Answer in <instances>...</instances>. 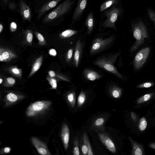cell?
<instances>
[{
  "label": "cell",
  "mask_w": 155,
  "mask_h": 155,
  "mask_svg": "<svg viewBox=\"0 0 155 155\" xmlns=\"http://www.w3.org/2000/svg\"><path fill=\"white\" fill-rule=\"evenodd\" d=\"M120 51L112 53L98 58L93 62V64L110 72L120 79L124 78L123 75L117 70L114 64L120 55Z\"/></svg>",
  "instance_id": "6da1fadb"
},
{
  "label": "cell",
  "mask_w": 155,
  "mask_h": 155,
  "mask_svg": "<svg viewBox=\"0 0 155 155\" xmlns=\"http://www.w3.org/2000/svg\"><path fill=\"white\" fill-rule=\"evenodd\" d=\"M132 29L133 36L136 41L130 48L131 52L134 51L141 46L144 43L145 39L148 36L146 27L140 20L132 25Z\"/></svg>",
  "instance_id": "7a4b0ae2"
},
{
  "label": "cell",
  "mask_w": 155,
  "mask_h": 155,
  "mask_svg": "<svg viewBox=\"0 0 155 155\" xmlns=\"http://www.w3.org/2000/svg\"><path fill=\"white\" fill-rule=\"evenodd\" d=\"M73 3L72 0H66L48 14L43 20L47 22L61 16L70 9Z\"/></svg>",
  "instance_id": "3957f363"
},
{
  "label": "cell",
  "mask_w": 155,
  "mask_h": 155,
  "mask_svg": "<svg viewBox=\"0 0 155 155\" xmlns=\"http://www.w3.org/2000/svg\"><path fill=\"white\" fill-rule=\"evenodd\" d=\"M114 40L113 35L106 38H97L93 42L90 53L91 55H94L104 51L108 48L113 44Z\"/></svg>",
  "instance_id": "277c9868"
},
{
  "label": "cell",
  "mask_w": 155,
  "mask_h": 155,
  "mask_svg": "<svg viewBox=\"0 0 155 155\" xmlns=\"http://www.w3.org/2000/svg\"><path fill=\"white\" fill-rule=\"evenodd\" d=\"M51 102L49 101H39L31 104L27 108L26 115L32 117L37 113L48 108L51 104Z\"/></svg>",
  "instance_id": "5b68a950"
},
{
  "label": "cell",
  "mask_w": 155,
  "mask_h": 155,
  "mask_svg": "<svg viewBox=\"0 0 155 155\" xmlns=\"http://www.w3.org/2000/svg\"><path fill=\"white\" fill-rule=\"evenodd\" d=\"M120 12V9L116 7H113L107 11L105 14L107 18L103 24L104 27L105 28H111L115 30V23Z\"/></svg>",
  "instance_id": "8992f818"
},
{
  "label": "cell",
  "mask_w": 155,
  "mask_h": 155,
  "mask_svg": "<svg viewBox=\"0 0 155 155\" xmlns=\"http://www.w3.org/2000/svg\"><path fill=\"white\" fill-rule=\"evenodd\" d=\"M150 51V48L147 47L142 48L137 53L134 61L135 70H139L142 67L148 57Z\"/></svg>",
  "instance_id": "52a82bcc"
},
{
  "label": "cell",
  "mask_w": 155,
  "mask_h": 155,
  "mask_svg": "<svg viewBox=\"0 0 155 155\" xmlns=\"http://www.w3.org/2000/svg\"><path fill=\"white\" fill-rule=\"evenodd\" d=\"M31 140L33 144L39 154L43 155L51 154L46 146L37 138L32 137Z\"/></svg>",
  "instance_id": "ba28073f"
},
{
  "label": "cell",
  "mask_w": 155,
  "mask_h": 155,
  "mask_svg": "<svg viewBox=\"0 0 155 155\" xmlns=\"http://www.w3.org/2000/svg\"><path fill=\"white\" fill-rule=\"evenodd\" d=\"M98 135L100 140L107 148L111 152L115 153L116 147L111 139L107 135L102 133H99Z\"/></svg>",
  "instance_id": "9c48e42d"
},
{
  "label": "cell",
  "mask_w": 155,
  "mask_h": 155,
  "mask_svg": "<svg viewBox=\"0 0 155 155\" xmlns=\"http://www.w3.org/2000/svg\"><path fill=\"white\" fill-rule=\"evenodd\" d=\"M128 139L132 148L131 154L132 155H144V150L143 145L134 140L131 137H129Z\"/></svg>",
  "instance_id": "30bf717a"
},
{
  "label": "cell",
  "mask_w": 155,
  "mask_h": 155,
  "mask_svg": "<svg viewBox=\"0 0 155 155\" xmlns=\"http://www.w3.org/2000/svg\"><path fill=\"white\" fill-rule=\"evenodd\" d=\"M20 9L23 19L25 20L30 21L31 16L30 9L28 5L22 0L20 2Z\"/></svg>",
  "instance_id": "8fae6325"
},
{
  "label": "cell",
  "mask_w": 155,
  "mask_h": 155,
  "mask_svg": "<svg viewBox=\"0 0 155 155\" xmlns=\"http://www.w3.org/2000/svg\"><path fill=\"white\" fill-rule=\"evenodd\" d=\"M62 0H51L42 7L38 12L37 17L39 18L46 12L55 7Z\"/></svg>",
  "instance_id": "7c38bea8"
},
{
  "label": "cell",
  "mask_w": 155,
  "mask_h": 155,
  "mask_svg": "<svg viewBox=\"0 0 155 155\" xmlns=\"http://www.w3.org/2000/svg\"><path fill=\"white\" fill-rule=\"evenodd\" d=\"M82 47V45L80 39L76 43L74 50V62L76 68H77L79 65L81 54Z\"/></svg>",
  "instance_id": "4fadbf2b"
},
{
  "label": "cell",
  "mask_w": 155,
  "mask_h": 155,
  "mask_svg": "<svg viewBox=\"0 0 155 155\" xmlns=\"http://www.w3.org/2000/svg\"><path fill=\"white\" fill-rule=\"evenodd\" d=\"M17 56L11 51L1 48L0 49V61L2 62H8L16 57Z\"/></svg>",
  "instance_id": "5bb4252c"
},
{
  "label": "cell",
  "mask_w": 155,
  "mask_h": 155,
  "mask_svg": "<svg viewBox=\"0 0 155 155\" xmlns=\"http://www.w3.org/2000/svg\"><path fill=\"white\" fill-rule=\"evenodd\" d=\"M61 137L65 149L67 150L68 147L70 138V130L68 125L64 124L61 131Z\"/></svg>",
  "instance_id": "9a60e30c"
},
{
  "label": "cell",
  "mask_w": 155,
  "mask_h": 155,
  "mask_svg": "<svg viewBox=\"0 0 155 155\" xmlns=\"http://www.w3.org/2000/svg\"><path fill=\"white\" fill-rule=\"evenodd\" d=\"M88 0H79L74 13L73 19L75 21L81 15L87 5Z\"/></svg>",
  "instance_id": "2e32d148"
},
{
  "label": "cell",
  "mask_w": 155,
  "mask_h": 155,
  "mask_svg": "<svg viewBox=\"0 0 155 155\" xmlns=\"http://www.w3.org/2000/svg\"><path fill=\"white\" fill-rule=\"evenodd\" d=\"M84 75L87 80L94 81L100 79L101 76L97 72L89 69L86 68L83 71Z\"/></svg>",
  "instance_id": "e0dca14e"
},
{
  "label": "cell",
  "mask_w": 155,
  "mask_h": 155,
  "mask_svg": "<svg viewBox=\"0 0 155 155\" xmlns=\"http://www.w3.org/2000/svg\"><path fill=\"white\" fill-rule=\"evenodd\" d=\"M42 60L43 56L41 55L35 60L32 65L31 71L29 75V77L32 76L39 69L41 65Z\"/></svg>",
  "instance_id": "ac0fdd59"
},
{
  "label": "cell",
  "mask_w": 155,
  "mask_h": 155,
  "mask_svg": "<svg viewBox=\"0 0 155 155\" xmlns=\"http://www.w3.org/2000/svg\"><path fill=\"white\" fill-rule=\"evenodd\" d=\"M85 24L87 28V33L89 34L92 32L94 27V19L92 13H90L88 16Z\"/></svg>",
  "instance_id": "d6986e66"
},
{
  "label": "cell",
  "mask_w": 155,
  "mask_h": 155,
  "mask_svg": "<svg viewBox=\"0 0 155 155\" xmlns=\"http://www.w3.org/2000/svg\"><path fill=\"white\" fill-rule=\"evenodd\" d=\"M153 94V93H150L141 96L137 100V103L138 104H141L148 101L151 98Z\"/></svg>",
  "instance_id": "ffe728a7"
},
{
  "label": "cell",
  "mask_w": 155,
  "mask_h": 155,
  "mask_svg": "<svg viewBox=\"0 0 155 155\" xmlns=\"http://www.w3.org/2000/svg\"><path fill=\"white\" fill-rule=\"evenodd\" d=\"M77 33V31L75 30L68 29L66 30L60 34V37L62 38H66L71 37L76 34Z\"/></svg>",
  "instance_id": "44dd1931"
},
{
  "label": "cell",
  "mask_w": 155,
  "mask_h": 155,
  "mask_svg": "<svg viewBox=\"0 0 155 155\" xmlns=\"http://www.w3.org/2000/svg\"><path fill=\"white\" fill-rule=\"evenodd\" d=\"M122 90L120 87L117 86H113L111 90V93L114 98L120 97L122 93Z\"/></svg>",
  "instance_id": "7402d4cb"
},
{
  "label": "cell",
  "mask_w": 155,
  "mask_h": 155,
  "mask_svg": "<svg viewBox=\"0 0 155 155\" xmlns=\"http://www.w3.org/2000/svg\"><path fill=\"white\" fill-rule=\"evenodd\" d=\"M117 2V0H108L106 1L101 5L100 7V11H104Z\"/></svg>",
  "instance_id": "603a6c76"
},
{
  "label": "cell",
  "mask_w": 155,
  "mask_h": 155,
  "mask_svg": "<svg viewBox=\"0 0 155 155\" xmlns=\"http://www.w3.org/2000/svg\"><path fill=\"white\" fill-rule=\"evenodd\" d=\"M147 123L146 118L144 117L141 118L139 121L138 128L139 130L141 131L144 130L147 127Z\"/></svg>",
  "instance_id": "cb8c5ba5"
},
{
  "label": "cell",
  "mask_w": 155,
  "mask_h": 155,
  "mask_svg": "<svg viewBox=\"0 0 155 155\" xmlns=\"http://www.w3.org/2000/svg\"><path fill=\"white\" fill-rule=\"evenodd\" d=\"M83 139L84 143L86 144L88 148L87 155H93L94 154L91 147L89 140L88 138L86 133H84L83 136Z\"/></svg>",
  "instance_id": "d4e9b609"
},
{
  "label": "cell",
  "mask_w": 155,
  "mask_h": 155,
  "mask_svg": "<svg viewBox=\"0 0 155 155\" xmlns=\"http://www.w3.org/2000/svg\"><path fill=\"white\" fill-rule=\"evenodd\" d=\"M86 98V96L84 92L82 91L79 94L78 98V107L82 106L84 104Z\"/></svg>",
  "instance_id": "484cf974"
},
{
  "label": "cell",
  "mask_w": 155,
  "mask_h": 155,
  "mask_svg": "<svg viewBox=\"0 0 155 155\" xmlns=\"http://www.w3.org/2000/svg\"><path fill=\"white\" fill-rule=\"evenodd\" d=\"M10 71L13 74L17 77L20 78L21 76V70L16 66H14L11 67Z\"/></svg>",
  "instance_id": "4316f807"
},
{
  "label": "cell",
  "mask_w": 155,
  "mask_h": 155,
  "mask_svg": "<svg viewBox=\"0 0 155 155\" xmlns=\"http://www.w3.org/2000/svg\"><path fill=\"white\" fill-rule=\"evenodd\" d=\"M67 99L71 106L74 107L76 101L75 93L73 92L69 93L68 95Z\"/></svg>",
  "instance_id": "83f0119b"
},
{
  "label": "cell",
  "mask_w": 155,
  "mask_h": 155,
  "mask_svg": "<svg viewBox=\"0 0 155 155\" xmlns=\"http://www.w3.org/2000/svg\"><path fill=\"white\" fill-rule=\"evenodd\" d=\"M6 98L8 100L11 102H15L18 99V96L12 93L8 94L6 96Z\"/></svg>",
  "instance_id": "f1b7e54d"
},
{
  "label": "cell",
  "mask_w": 155,
  "mask_h": 155,
  "mask_svg": "<svg viewBox=\"0 0 155 155\" xmlns=\"http://www.w3.org/2000/svg\"><path fill=\"white\" fill-rule=\"evenodd\" d=\"M148 15L150 20L153 22L155 28V13L150 8L147 10Z\"/></svg>",
  "instance_id": "f546056e"
},
{
  "label": "cell",
  "mask_w": 155,
  "mask_h": 155,
  "mask_svg": "<svg viewBox=\"0 0 155 155\" xmlns=\"http://www.w3.org/2000/svg\"><path fill=\"white\" fill-rule=\"evenodd\" d=\"M154 84L152 82H147L140 84L138 85L137 88H148L153 86Z\"/></svg>",
  "instance_id": "4dcf8cb0"
},
{
  "label": "cell",
  "mask_w": 155,
  "mask_h": 155,
  "mask_svg": "<svg viewBox=\"0 0 155 155\" xmlns=\"http://www.w3.org/2000/svg\"><path fill=\"white\" fill-rule=\"evenodd\" d=\"M49 84L51 86V88L53 89H56L57 87V84L56 80L53 78L48 77L47 78Z\"/></svg>",
  "instance_id": "1f68e13d"
},
{
  "label": "cell",
  "mask_w": 155,
  "mask_h": 155,
  "mask_svg": "<svg viewBox=\"0 0 155 155\" xmlns=\"http://www.w3.org/2000/svg\"><path fill=\"white\" fill-rule=\"evenodd\" d=\"M35 35L39 41V44L41 45H44L45 44V38L43 35L40 33L36 32Z\"/></svg>",
  "instance_id": "d6a6232c"
},
{
  "label": "cell",
  "mask_w": 155,
  "mask_h": 155,
  "mask_svg": "<svg viewBox=\"0 0 155 155\" xmlns=\"http://www.w3.org/2000/svg\"><path fill=\"white\" fill-rule=\"evenodd\" d=\"M26 40L29 43H31L33 38V35L32 32L30 30L26 31Z\"/></svg>",
  "instance_id": "836d02e7"
},
{
  "label": "cell",
  "mask_w": 155,
  "mask_h": 155,
  "mask_svg": "<svg viewBox=\"0 0 155 155\" xmlns=\"http://www.w3.org/2000/svg\"><path fill=\"white\" fill-rule=\"evenodd\" d=\"M88 148L87 145L85 143L82 145L81 147V151L84 155H87L88 152Z\"/></svg>",
  "instance_id": "e575fe53"
},
{
  "label": "cell",
  "mask_w": 155,
  "mask_h": 155,
  "mask_svg": "<svg viewBox=\"0 0 155 155\" xmlns=\"http://www.w3.org/2000/svg\"><path fill=\"white\" fill-rule=\"evenodd\" d=\"M73 53V49L71 48L68 50L67 55V62H69L71 59Z\"/></svg>",
  "instance_id": "d590c367"
},
{
  "label": "cell",
  "mask_w": 155,
  "mask_h": 155,
  "mask_svg": "<svg viewBox=\"0 0 155 155\" xmlns=\"http://www.w3.org/2000/svg\"><path fill=\"white\" fill-rule=\"evenodd\" d=\"M104 122V119L102 118H100L96 120L95 122V124L96 126H99L103 125Z\"/></svg>",
  "instance_id": "8d00e7d4"
},
{
  "label": "cell",
  "mask_w": 155,
  "mask_h": 155,
  "mask_svg": "<svg viewBox=\"0 0 155 155\" xmlns=\"http://www.w3.org/2000/svg\"><path fill=\"white\" fill-rule=\"evenodd\" d=\"M10 28L12 32H15L17 29V25L16 23L14 22H12L10 24Z\"/></svg>",
  "instance_id": "74e56055"
},
{
  "label": "cell",
  "mask_w": 155,
  "mask_h": 155,
  "mask_svg": "<svg viewBox=\"0 0 155 155\" xmlns=\"http://www.w3.org/2000/svg\"><path fill=\"white\" fill-rule=\"evenodd\" d=\"M7 83L9 85H12L15 82V80L12 77H8L6 79Z\"/></svg>",
  "instance_id": "f35d334b"
},
{
  "label": "cell",
  "mask_w": 155,
  "mask_h": 155,
  "mask_svg": "<svg viewBox=\"0 0 155 155\" xmlns=\"http://www.w3.org/2000/svg\"><path fill=\"white\" fill-rule=\"evenodd\" d=\"M73 154L74 155H79L80 152L79 147L78 146H75L73 148Z\"/></svg>",
  "instance_id": "ab89813d"
},
{
  "label": "cell",
  "mask_w": 155,
  "mask_h": 155,
  "mask_svg": "<svg viewBox=\"0 0 155 155\" xmlns=\"http://www.w3.org/2000/svg\"><path fill=\"white\" fill-rule=\"evenodd\" d=\"M131 117L134 121H136L137 120V116L136 114L133 112H131Z\"/></svg>",
  "instance_id": "60d3db41"
},
{
  "label": "cell",
  "mask_w": 155,
  "mask_h": 155,
  "mask_svg": "<svg viewBox=\"0 0 155 155\" xmlns=\"http://www.w3.org/2000/svg\"><path fill=\"white\" fill-rule=\"evenodd\" d=\"M49 53L51 55L55 56L57 55L56 50L53 48L50 49L49 51Z\"/></svg>",
  "instance_id": "b9f144b4"
},
{
  "label": "cell",
  "mask_w": 155,
  "mask_h": 155,
  "mask_svg": "<svg viewBox=\"0 0 155 155\" xmlns=\"http://www.w3.org/2000/svg\"><path fill=\"white\" fill-rule=\"evenodd\" d=\"M48 74L51 78H53L55 76V72L52 70H50L48 71Z\"/></svg>",
  "instance_id": "7bdbcfd3"
},
{
  "label": "cell",
  "mask_w": 155,
  "mask_h": 155,
  "mask_svg": "<svg viewBox=\"0 0 155 155\" xmlns=\"http://www.w3.org/2000/svg\"><path fill=\"white\" fill-rule=\"evenodd\" d=\"M149 146L150 148L155 150V142L150 143Z\"/></svg>",
  "instance_id": "ee69618b"
},
{
  "label": "cell",
  "mask_w": 155,
  "mask_h": 155,
  "mask_svg": "<svg viewBox=\"0 0 155 155\" xmlns=\"http://www.w3.org/2000/svg\"><path fill=\"white\" fill-rule=\"evenodd\" d=\"M9 7L11 9H13L15 8V5L14 3H12L9 4Z\"/></svg>",
  "instance_id": "f6af8a7d"
},
{
  "label": "cell",
  "mask_w": 155,
  "mask_h": 155,
  "mask_svg": "<svg viewBox=\"0 0 155 155\" xmlns=\"http://www.w3.org/2000/svg\"><path fill=\"white\" fill-rule=\"evenodd\" d=\"M10 148L9 147H6L4 149V151L5 153H8L10 151Z\"/></svg>",
  "instance_id": "bcb514c9"
},
{
  "label": "cell",
  "mask_w": 155,
  "mask_h": 155,
  "mask_svg": "<svg viewBox=\"0 0 155 155\" xmlns=\"http://www.w3.org/2000/svg\"><path fill=\"white\" fill-rule=\"evenodd\" d=\"M3 29V26L1 24H0V33H1Z\"/></svg>",
  "instance_id": "7dc6e473"
},
{
  "label": "cell",
  "mask_w": 155,
  "mask_h": 155,
  "mask_svg": "<svg viewBox=\"0 0 155 155\" xmlns=\"http://www.w3.org/2000/svg\"><path fill=\"white\" fill-rule=\"evenodd\" d=\"M8 0H2V1L5 4H7Z\"/></svg>",
  "instance_id": "c3c4849f"
},
{
  "label": "cell",
  "mask_w": 155,
  "mask_h": 155,
  "mask_svg": "<svg viewBox=\"0 0 155 155\" xmlns=\"http://www.w3.org/2000/svg\"><path fill=\"white\" fill-rule=\"evenodd\" d=\"M3 80L1 78H0V84H1Z\"/></svg>",
  "instance_id": "681fc988"
}]
</instances>
